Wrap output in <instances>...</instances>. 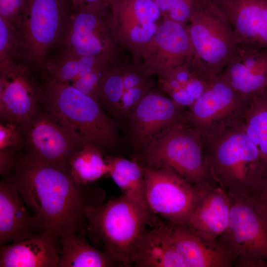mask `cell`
I'll return each mask as SVG.
<instances>
[{"mask_svg": "<svg viewBox=\"0 0 267 267\" xmlns=\"http://www.w3.org/2000/svg\"><path fill=\"white\" fill-rule=\"evenodd\" d=\"M219 76L248 98L264 92L267 90V49L238 43Z\"/></svg>", "mask_w": 267, "mask_h": 267, "instance_id": "15", "label": "cell"}, {"mask_svg": "<svg viewBox=\"0 0 267 267\" xmlns=\"http://www.w3.org/2000/svg\"><path fill=\"white\" fill-rule=\"evenodd\" d=\"M40 76V109L59 119L84 144L101 149L116 145V125L98 102L70 84L58 82L43 69Z\"/></svg>", "mask_w": 267, "mask_h": 267, "instance_id": "3", "label": "cell"}, {"mask_svg": "<svg viewBox=\"0 0 267 267\" xmlns=\"http://www.w3.org/2000/svg\"><path fill=\"white\" fill-rule=\"evenodd\" d=\"M142 168L151 212L166 221L186 225L198 201L209 188L196 186L169 168Z\"/></svg>", "mask_w": 267, "mask_h": 267, "instance_id": "10", "label": "cell"}, {"mask_svg": "<svg viewBox=\"0 0 267 267\" xmlns=\"http://www.w3.org/2000/svg\"><path fill=\"white\" fill-rule=\"evenodd\" d=\"M156 31V26L153 23L135 26L131 31L130 37L132 40L137 42L149 41Z\"/></svg>", "mask_w": 267, "mask_h": 267, "instance_id": "35", "label": "cell"}, {"mask_svg": "<svg viewBox=\"0 0 267 267\" xmlns=\"http://www.w3.org/2000/svg\"><path fill=\"white\" fill-rule=\"evenodd\" d=\"M123 79L125 90L138 85L140 83L139 77L134 73L127 75Z\"/></svg>", "mask_w": 267, "mask_h": 267, "instance_id": "37", "label": "cell"}, {"mask_svg": "<svg viewBox=\"0 0 267 267\" xmlns=\"http://www.w3.org/2000/svg\"><path fill=\"white\" fill-rule=\"evenodd\" d=\"M251 195L267 211V179L263 180Z\"/></svg>", "mask_w": 267, "mask_h": 267, "instance_id": "36", "label": "cell"}, {"mask_svg": "<svg viewBox=\"0 0 267 267\" xmlns=\"http://www.w3.org/2000/svg\"><path fill=\"white\" fill-rule=\"evenodd\" d=\"M42 90L40 70L20 58L0 62V123L23 132L38 111Z\"/></svg>", "mask_w": 267, "mask_h": 267, "instance_id": "9", "label": "cell"}, {"mask_svg": "<svg viewBox=\"0 0 267 267\" xmlns=\"http://www.w3.org/2000/svg\"><path fill=\"white\" fill-rule=\"evenodd\" d=\"M229 195L228 224L216 243L233 266L267 267V211L251 195Z\"/></svg>", "mask_w": 267, "mask_h": 267, "instance_id": "7", "label": "cell"}, {"mask_svg": "<svg viewBox=\"0 0 267 267\" xmlns=\"http://www.w3.org/2000/svg\"><path fill=\"white\" fill-rule=\"evenodd\" d=\"M17 58L14 28L9 22L0 17V62Z\"/></svg>", "mask_w": 267, "mask_h": 267, "instance_id": "32", "label": "cell"}, {"mask_svg": "<svg viewBox=\"0 0 267 267\" xmlns=\"http://www.w3.org/2000/svg\"><path fill=\"white\" fill-rule=\"evenodd\" d=\"M10 172L27 206L58 239L67 230L85 235L88 208L105 198L104 190L93 182L80 183L69 172L35 161L21 149Z\"/></svg>", "mask_w": 267, "mask_h": 267, "instance_id": "1", "label": "cell"}, {"mask_svg": "<svg viewBox=\"0 0 267 267\" xmlns=\"http://www.w3.org/2000/svg\"><path fill=\"white\" fill-rule=\"evenodd\" d=\"M131 6L141 25L153 23L160 14L161 10L155 0H133Z\"/></svg>", "mask_w": 267, "mask_h": 267, "instance_id": "33", "label": "cell"}, {"mask_svg": "<svg viewBox=\"0 0 267 267\" xmlns=\"http://www.w3.org/2000/svg\"><path fill=\"white\" fill-rule=\"evenodd\" d=\"M10 172L0 181V246L17 242L45 231L37 215L30 212Z\"/></svg>", "mask_w": 267, "mask_h": 267, "instance_id": "14", "label": "cell"}, {"mask_svg": "<svg viewBox=\"0 0 267 267\" xmlns=\"http://www.w3.org/2000/svg\"><path fill=\"white\" fill-rule=\"evenodd\" d=\"M27 0H0V17L14 26Z\"/></svg>", "mask_w": 267, "mask_h": 267, "instance_id": "34", "label": "cell"}, {"mask_svg": "<svg viewBox=\"0 0 267 267\" xmlns=\"http://www.w3.org/2000/svg\"><path fill=\"white\" fill-rule=\"evenodd\" d=\"M155 39L164 50L178 58L192 52L188 32L181 23L173 20H168L160 26Z\"/></svg>", "mask_w": 267, "mask_h": 267, "instance_id": "27", "label": "cell"}, {"mask_svg": "<svg viewBox=\"0 0 267 267\" xmlns=\"http://www.w3.org/2000/svg\"><path fill=\"white\" fill-rule=\"evenodd\" d=\"M166 224L177 252L185 267H230L233 264L218 244L209 243L187 225Z\"/></svg>", "mask_w": 267, "mask_h": 267, "instance_id": "20", "label": "cell"}, {"mask_svg": "<svg viewBox=\"0 0 267 267\" xmlns=\"http://www.w3.org/2000/svg\"><path fill=\"white\" fill-rule=\"evenodd\" d=\"M110 170L101 149L88 144L80 148L73 157L69 172L77 181L89 183L109 174Z\"/></svg>", "mask_w": 267, "mask_h": 267, "instance_id": "26", "label": "cell"}, {"mask_svg": "<svg viewBox=\"0 0 267 267\" xmlns=\"http://www.w3.org/2000/svg\"><path fill=\"white\" fill-rule=\"evenodd\" d=\"M85 236L70 230L61 234L57 267H119L105 252L90 244Z\"/></svg>", "mask_w": 267, "mask_h": 267, "instance_id": "22", "label": "cell"}, {"mask_svg": "<svg viewBox=\"0 0 267 267\" xmlns=\"http://www.w3.org/2000/svg\"><path fill=\"white\" fill-rule=\"evenodd\" d=\"M73 6L68 0H27L13 26L17 57L41 69L49 52L60 44Z\"/></svg>", "mask_w": 267, "mask_h": 267, "instance_id": "6", "label": "cell"}, {"mask_svg": "<svg viewBox=\"0 0 267 267\" xmlns=\"http://www.w3.org/2000/svg\"><path fill=\"white\" fill-rule=\"evenodd\" d=\"M24 142L22 131L11 123L0 124V156L13 158Z\"/></svg>", "mask_w": 267, "mask_h": 267, "instance_id": "29", "label": "cell"}, {"mask_svg": "<svg viewBox=\"0 0 267 267\" xmlns=\"http://www.w3.org/2000/svg\"><path fill=\"white\" fill-rule=\"evenodd\" d=\"M125 91L123 79L120 76L104 75L98 102L116 120L121 119L120 105Z\"/></svg>", "mask_w": 267, "mask_h": 267, "instance_id": "28", "label": "cell"}, {"mask_svg": "<svg viewBox=\"0 0 267 267\" xmlns=\"http://www.w3.org/2000/svg\"><path fill=\"white\" fill-rule=\"evenodd\" d=\"M73 5H78L85 4L94 3L98 2H107L108 0H68Z\"/></svg>", "mask_w": 267, "mask_h": 267, "instance_id": "38", "label": "cell"}, {"mask_svg": "<svg viewBox=\"0 0 267 267\" xmlns=\"http://www.w3.org/2000/svg\"><path fill=\"white\" fill-rule=\"evenodd\" d=\"M244 129L258 149L263 168V180L267 179V90L250 98L244 120Z\"/></svg>", "mask_w": 267, "mask_h": 267, "instance_id": "25", "label": "cell"}, {"mask_svg": "<svg viewBox=\"0 0 267 267\" xmlns=\"http://www.w3.org/2000/svg\"><path fill=\"white\" fill-rule=\"evenodd\" d=\"M230 208L228 192L220 185L214 186L202 195L186 225L206 241L216 243L227 227Z\"/></svg>", "mask_w": 267, "mask_h": 267, "instance_id": "18", "label": "cell"}, {"mask_svg": "<svg viewBox=\"0 0 267 267\" xmlns=\"http://www.w3.org/2000/svg\"><path fill=\"white\" fill-rule=\"evenodd\" d=\"M86 234L119 267L134 265L147 225L155 222L149 210L122 194L86 213Z\"/></svg>", "mask_w": 267, "mask_h": 267, "instance_id": "4", "label": "cell"}, {"mask_svg": "<svg viewBox=\"0 0 267 267\" xmlns=\"http://www.w3.org/2000/svg\"><path fill=\"white\" fill-rule=\"evenodd\" d=\"M96 57L77 55L56 47L47 55L42 69L58 82L70 84L96 68Z\"/></svg>", "mask_w": 267, "mask_h": 267, "instance_id": "24", "label": "cell"}, {"mask_svg": "<svg viewBox=\"0 0 267 267\" xmlns=\"http://www.w3.org/2000/svg\"><path fill=\"white\" fill-rule=\"evenodd\" d=\"M106 2L73 5L60 44L56 47L70 53L96 57L104 48L98 35L99 14Z\"/></svg>", "mask_w": 267, "mask_h": 267, "instance_id": "17", "label": "cell"}, {"mask_svg": "<svg viewBox=\"0 0 267 267\" xmlns=\"http://www.w3.org/2000/svg\"><path fill=\"white\" fill-rule=\"evenodd\" d=\"M189 30L193 62L206 75L219 76L238 42L229 23L211 0H194Z\"/></svg>", "mask_w": 267, "mask_h": 267, "instance_id": "8", "label": "cell"}, {"mask_svg": "<svg viewBox=\"0 0 267 267\" xmlns=\"http://www.w3.org/2000/svg\"><path fill=\"white\" fill-rule=\"evenodd\" d=\"M225 17L238 43L267 49V0H211Z\"/></svg>", "mask_w": 267, "mask_h": 267, "instance_id": "16", "label": "cell"}, {"mask_svg": "<svg viewBox=\"0 0 267 267\" xmlns=\"http://www.w3.org/2000/svg\"><path fill=\"white\" fill-rule=\"evenodd\" d=\"M161 11L167 12L172 20L181 23L191 15L194 0H155Z\"/></svg>", "mask_w": 267, "mask_h": 267, "instance_id": "30", "label": "cell"}, {"mask_svg": "<svg viewBox=\"0 0 267 267\" xmlns=\"http://www.w3.org/2000/svg\"><path fill=\"white\" fill-rule=\"evenodd\" d=\"M142 151L144 165L142 166L170 168L203 189L220 185L213 175L199 134L187 121L163 131Z\"/></svg>", "mask_w": 267, "mask_h": 267, "instance_id": "5", "label": "cell"}, {"mask_svg": "<svg viewBox=\"0 0 267 267\" xmlns=\"http://www.w3.org/2000/svg\"><path fill=\"white\" fill-rule=\"evenodd\" d=\"M197 132L218 183L230 195H251L263 173L259 152L244 131V121Z\"/></svg>", "mask_w": 267, "mask_h": 267, "instance_id": "2", "label": "cell"}, {"mask_svg": "<svg viewBox=\"0 0 267 267\" xmlns=\"http://www.w3.org/2000/svg\"><path fill=\"white\" fill-rule=\"evenodd\" d=\"M134 265L137 267H185L173 245L165 222L146 229Z\"/></svg>", "mask_w": 267, "mask_h": 267, "instance_id": "21", "label": "cell"}, {"mask_svg": "<svg viewBox=\"0 0 267 267\" xmlns=\"http://www.w3.org/2000/svg\"><path fill=\"white\" fill-rule=\"evenodd\" d=\"M105 159L110 167L109 174L121 190L122 194L150 210L146 200L142 166L136 160L114 155H105Z\"/></svg>", "mask_w": 267, "mask_h": 267, "instance_id": "23", "label": "cell"}, {"mask_svg": "<svg viewBox=\"0 0 267 267\" xmlns=\"http://www.w3.org/2000/svg\"><path fill=\"white\" fill-rule=\"evenodd\" d=\"M185 108L161 95H146L129 118L131 138L136 150L143 151L167 129L187 121Z\"/></svg>", "mask_w": 267, "mask_h": 267, "instance_id": "13", "label": "cell"}, {"mask_svg": "<svg viewBox=\"0 0 267 267\" xmlns=\"http://www.w3.org/2000/svg\"><path fill=\"white\" fill-rule=\"evenodd\" d=\"M59 239L45 230L0 248V267H57Z\"/></svg>", "mask_w": 267, "mask_h": 267, "instance_id": "19", "label": "cell"}, {"mask_svg": "<svg viewBox=\"0 0 267 267\" xmlns=\"http://www.w3.org/2000/svg\"><path fill=\"white\" fill-rule=\"evenodd\" d=\"M250 101L218 76L188 108L187 123L202 132L243 121Z\"/></svg>", "mask_w": 267, "mask_h": 267, "instance_id": "12", "label": "cell"}, {"mask_svg": "<svg viewBox=\"0 0 267 267\" xmlns=\"http://www.w3.org/2000/svg\"><path fill=\"white\" fill-rule=\"evenodd\" d=\"M23 133L21 150L25 154L39 162L67 172L73 157L85 145L59 119L39 107Z\"/></svg>", "mask_w": 267, "mask_h": 267, "instance_id": "11", "label": "cell"}, {"mask_svg": "<svg viewBox=\"0 0 267 267\" xmlns=\"http://www.w3.org/2000/svg\"><path fill=\"white\" fill-rule=\"evenodd\" d=\"M104 77L101 70L96 68L91 72L77 78L69 84L98 102Z\"/></svg>", "mask_w": 267, "mask_h": 267, "instance_id": "31", "label": "cell"}]
</instances>
